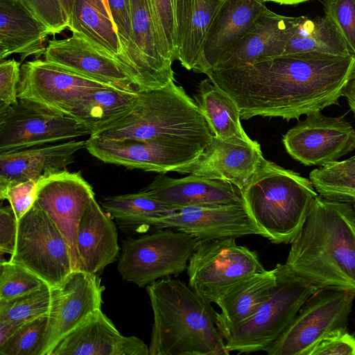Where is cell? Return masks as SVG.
Returning a JSON list of instances; mask_svg holds the SVG:
<instances>
[{
	"label": "cell",
	"instance_id": "9c48e42d",
	"mask_svg": "<svg viewBox=\"0 0 355 355\" xmlns=\"http://www.w3.org/2000/svg\"><path fill=\"white\" fill-rule=\"evenodd\" d=\"M236 237L198 240L187 268L189 285L211 303L230 286L266 270L259 255Z\"/></svg>",
	"mask_w": 355,
	"mask_h": 355
},
{
	"label": "cell",
	"instance_id": "4316f807",
	"mask_svg": "<svg viewBox=\"0 0 355 355\" xmlns=\"http://www.w3.org/2000/svg\"><path fill=\"white\" fill-rule=\"evenodd\" d=\"M51 33L28 14L17 0H0V59L20 55L21 61L44 54V46Z\"/></svg>",
	"mask_w": 355,
	"mask_h": 355
},
{
	"label": "cell",
	"instance_id": "f546056e",
	"mask_svg": "<svg viewBox=\"0 0 355 355\" xmlns=\"http://www.w3.org/2000/svg\"><path fill=\"white\" fill-rule=\"evenodd\" d=\"M100 204L120 229L126 232H146L152 228L155 220L177 210L141 190L134 193L107 196Z\"/></svg>",
	"mask_w": 355,
	"mask_h": 355
},
{
	"label": "cell",
	"instance_id": "ee69618b",
	"mask_svg": "<svg viewBox=\"0 0 355 355\" xmlns=\"http://www.w3.org/2000/svg\"><path fill=\"white\" fill-rule=\"evenodd\" d=\"M107 1L121 44V52L117 57V61L121 64L131 42L130 2V0Z\"/></svg>",
	"mask_w": 355,
	"mask_h": 355
},
{
	"label": "cell",
	"instance_id": "8d00e7d4",
	"mask_svg": "<svg viewBox=\"0 0 355 355\" xmlns=\"http://www.w3.org/2000/svg\"><path fill=\"white\" fill-rule=\"evenodd\" d=\"M48 315L24 323L1 346V355H42Z\"/></svg>",
	"mask_w": 355,
	"mask_h": 355
},
{
	"label": "cell",
	"instance_id": "b9f144b4",
	"mask_svg": "<svg viewBox=\"0 0 355 355\" xmlns=\"http://www.w3.org/2000/svg\"><path fill=\"white\" fill-rule=\"evenodd\" d=\"M20 62L15 59L1 60L0 112L18 101L17 87L20 80Z\"/></svg>",
	"mask_w": 355,
	"mask_h": 355
},
{
	"label": "cell",
	"instance_id": "5bb4252c",
	"mask_svg": "<svg viewBox=\"0 0 355 355\" xmlns=\"http://www.w3.org/2000/svg\"><path fill=\"white\" fill-rule=\"evenodd\" d=\"M131 42L121 65L139 91L164 87L175 80L173 62L162 51L148 0H130Z\"/></svg>",
	"mask_w": 355,
	"mask_h": 355
},
{
	"label": "cell",
	"instance_id": "30bf717a",
	"mask_svg": "<svg viewBox=\"0 0 355 355\" xmlns=\"http://www.w3.org/2000/svg\"><path fill=\"white\" fill-rule=\"evenodd\" d=\"M9 260L24 266L49 286L61 283L74 270L67 239L35 202L18 220L15 248Z\"/></svg>",
	"mask_w": 355,
	"mask_h": 355
},
{
	"label": "cell",
	"instance_id": "c3c4849f",
	"mask_svg": "<svg viewBox=\"0 0 355 355\" xmlns=\"http://www.w3.org/2000/svg\"><path fill=\"white\" fill-rule=\"evenodd\" d=\"M322 167L332 171L347 174H355V155L347 159L338 161Z\"/></svg>",
	"mask_w": 355,
	"mask_h": 355
},
{
	"label": "cell",
	"instance_id": "e0dca14e",
	"mask_svg": "<svg viewBox=\"0 0 355 355\" xmlns=\"http://www.w3.org/2000/svg\"><path fill=\"white\" fill-rule=\"evenodd\" d=\"M94 198L92 187L79 172L64 170L37 182L35 202L49 214L67 239L74 270H80L76 250L78 227Z\"/></svg>",
	"mask_w": 355,
	"mask_h": 355
},
{
	"label": "cell",
	"instance_id": "484cf974",
	"mask_svg": "<svg viewBox=\"0 0 355 355\" xmlns=\"http://www.w3.org/2000/svg\"><path fill=\"white\" fill-rule=\"evenodd\" d=\"M286 20V16L268 10L224 53L209 71L229 69L263 58L282 55Z\"/></svg>",
	"mask_w": 355,
	"mask_h": 355
},
{
	"label": "cell",
	"instance_id": "7dc6e473",
	"mask_svg": "<svg viewBox=\"0 0 355 355\" xmlns=\"http://www.w3.org/2000/svg\"><path fill=\"white\" fill-rule=\"evenodd\" d=\"M342 96L346 98L351 111L355 115V69L351 73L343 89Z\"/></svg>",
	"mask_w": 355,
	"mask_h": 355
},
{
	"label": "cell",
	"instance_id": "277c9868",
	"mask_svg": "<svg viewBox=\"0 0 355 355\" xmlns=\"http://www.w3.org/2000/svg\"><path fill=\"white\" fill-rule=\"evenodd\" d=\"M91 136L189 146L204 150L214 137L196 102L175 80L154 89L137 90L132 106Z\"/></svg>",
	"mask_w": 355,
	"mask_h": 355
},
{
	"label": "cell",
	"instance_id": "d590c367",
	"mask_svg": "<svg viewBox=\"0 0 355 355\" xmlns=\"http://www.w3.org/2000/svg\"><path fill=\"white\" fill-rule=\"evenodd\" d=\"M160 46L173 62L179 53L178 28L172 0H148Z\"/></svg>",
	"mask_w": 355,
	"mask_h": 355
},
{
	"label": "cell",
	"instance_id": "ba28073f",
	"mask_svg": "<svg viewBox=\"0 0 355 355\" xmlns=\"http://www.w3.org/2000/svg\"><path fill=\"white\" fill-rule=\"evenodd\" d=\"M355 293L320 288L301 306L284 331L264 352L268 355H311L331 332L347 329Z\"/></svg>",
	"mask_w": 355,
	"mask_h": 355
},
{
	"label": "cell",
	"instance_id": "60d3db41",
	"mask_svg": "<svg viewBox=\"0 0 355 355\" xmlns=\"http://www.w3.org/2000/svg\"><path fill=\"white\" fill-rule=\"evenodd\" d=\"M17 1L28 14L43 24L51 35L60 33L69 28L60 0H17Z\"/></svg>",
	"mask_w": 355,
	"mask_h": 355
},
{
	"label": "cell",
	"instance_id": "d6a6232c",
	"mask_svg": "<svg viewBox=\"0 0 355 355\" xmlns=\"http://www.w3.org/2000/svg\"><path fill=\"white\" fill-rule=\"evenodd\" d=\"M69 29L117 60L121 52L120 42L113 20L102 0H73Z\"/></svg>",
	"mask_w": 355,
	"mask_h": 355
},
{
	"label": "cell",
	"instance_id": "e575fe53",
	"mask_svg": "<svg viewBox=\"0 0 355 355\" xmlns=\"http://www.w3.org/2000/svg\"><path fill=\"white\" fill-rule=\"evenodd\" d=\"M50 301V286L47 284L14 299L0 300V320L25 323L48 315Z\"/></svg>",
	"mask_w": 355,
	"mask_h": 355
},
{
	"label": "cell",
	"instance_id": "52a82bcc",
	"mask_svg": "<svg viewBox=\"0 0 355 355\" xmlns=\"http://www.w3.org/2000/svg\"><path fill=\"white\" fill-rule=\"evenodd\" d=\"M193 236L172 229H158L123 241L117 270L123 279L144 287L187 270L198 243Z\"/></svg>",
	"mask_w": 355,
	"mask_h": 355
},
{
	"label": "cell",
	"instance_id": "ac0fdd59",
	"mask_svg": "<svg viewBox=\"0 0 355 355\" xmlns=\"http://www.w3.org/2000/svg\"><path fill=\"white\" fill-rule=\"evenodd\" d=\"M263 158L257 141L239 137L211 141L192 162L175 172L230 182L240 189L248 184Z\"/></svg>",
	"mask_w": 355,
	"mask_h": 355
},
{
	"label": "cell",
	"instance_id": "d6986e66",
	"mask_svg": "<svg viewBox=\"0 0 355 355\" xmlns=\"http://www.w3.org/2000/svg\"><path fill=\"white\" fill-rule=\"evenodd\" d=\"M152 228L172 229L198 240L262 236L245 205L241 204L183 208L155 220Z\"/></svg>",
	"mask_w": 355,
	"mask_h": 355
},
{
	"label": "cell",
	"instance_id": "8992f818",
	"mask_svg": "<svg viewBox=\"0 0 355 355\" xmlns=\"http://www.w3.org/2000/svg\"><path fill=\"white\" fill-rule=\"evenodd\" d=\"M277 280L270 297L244 322L223 332L227 351H264L293 321L306 300L318 289L293 274L285 264L275 266Z\"/></svg>",
	"mask_w": 355,
	"mask_h": 355
},
{
	"label": "cell",
	"instance_id": "f6af8a7d",
	"mask_svg": "<svg viewBox=\"0 0 355 355\" xmlns=\"http://www.w3.org/2000/svg\"><path fill=\"white\" fill-rule=\"evenodd\" d=\"M311 355H355V337L347 329H337L317 345Z\"/></svg>",
	"mask_w": 355,
	"mask_h": 355
},
{
	"label": "cell",
	"instance_id": "ab89813d",
	"mask_svg": "<svg viewBox=\"0 0 355 355\" xmlns=\"http://www.w3.org/2000/svg\"><path fill=\"white\" fill-rule=\"evenodd\" d=\"M325 15L355 55V0H322Z\"/></svg>",
	"mask_w": 355,
	"mask_h": 355
},
{
	"label": "cell",
	"instance_id": "1f68e13d",
	"mask_svg": "<svg viewBox=\"0 0 355 355\" xmlns=\"http://www.w3.org/2000/svg\"><path fill=\"white\" fill-rule=\"evenodd\" d=\"M137 97L135 88L101 89L83 98L68 116L86 126L92 135L120 118L132 106Z\"/></svg>",
	"mask_w": 355,
	"mask_h": 355
},
{
	"label": "cell",
	"instance_id": "7402d4cb",
	"mask_svg": "<svg viewBox=\"0 0 355 355\" xmlns=\"http://www.w3.org/2000/svg\"><path fill=\"white\" fill-rule=\"evenodd\" d=\"M141 190L177 210L191 207L245 205L242 189L237 186L194 175L172 178L159 173Z\"/></svg>",
	"mask_w": 355,
	"mask_h": 355
},
{
	"label": "cell",
	"instance_id": "8fae6325",
	"mask_svg": "<svg viewBox=\"0 0 355 355\" xmlns=\"http://www.w3.org/2000/svg\"><path fill=\"white\" fill-rule=\"evenodd\" d=\"M91 135L73 118L26 99L0 112V153Z\"/></svg>",
	"mask_w": 355,
	"mask_h": 355
},
{
	"label": "cell",
	"instance_id": "cb8c5ba5",
	"mask_svg": "<svg viewBox=\"0 0 355 355\" xmlns=\"http://www.w3.org/2000/svg\"><path fill=\"white\" fill-rule=\"evenodd\" d=\"M265 0H224L206 35L193 69L205 73L269 9Z\"/></svg>",
	"mask_w": 355,
	"mask_h": 355
},
{
	"label": "cell",
	"instance_id": "5b68a950",
	"mask_svg": "<svg viewBox=\"0 0 355 355\" xmlns=\"http://www.w3.org/2000/svg\"><path fill=\"white\" fill-rule=\"evenodd\" d=\"M242 193L262 236L275 244L295 240L318 196L309 178L264 157Z\"/></svg>",
	"mask_w": 355,
	"mask_h": 355
},
{
	"label": "cell",
	"instance_id": "6da1fadb",
	"mask_svg": "<svg viewBox=\"0 0 355 355\" xmlns=\"http://www.w3.org/2000/svg\"><path fill=\"white\" fill-rule=\"evenodd\" d=\"M354 69V54L302 53L205 74L236 103L241 119L260 116L289 121L338 105Z\"/></svg>",
	"mask_w": 355,
	"mask_h": 355
},
{
	"label": "cell",
	"instance_id": "7a4b0ae2",
	"mask_svg": "<svg viewBox=\"0 0 355 355\" xmlns=\"http://www.w3.org/2000/svg\"><path fill=\"white\" fill-rule=\"evenodd\" d=\"M285 266L318 288L355 293V209L324 198L313 200L291 243Z\"/></svg>",
	"mask_w": 355,
	"mask_h": 355
},
{
	"label": "cell",
	"instance_id": "ffe728a7",
	"mask_svg": "<svg viewBox=\"0 0 355 355\" xmlns=\"http://www.w3.org/2000/svg\"><path fill=\"white\" fill-rule=\"evenodd\" d=\"M44 55L45 60L83 77L121 88H135L114 57L99 50L78 33H72L66 39L49 40Z\"/></svg>",
	"mask_w": 355,
	"mask_h": 355
},
{
	"label": "cell",
	"instance_id": "bcb514c9",
	"mask_svg": "<svg viewBox=\"0 0 355 355\" xmlns=\"http://www.w3.org/2000/svg\"><path fill=\"white\" fill-rule=\"evenodd\" d=\"M18 231V220L10 205L0 209L1 254H12L15 250Z\"/></svg>",
	"mask_w": 355,
	"mask_h": 355
},
{
	"label": "cell",
	"instance_id": "f35d334b",
	"mask_svg": "<svg viewBox=\"0 0 355 355\" xmlns=\"http://www.w3.org/2000/svg\"><path fill=\"white\" fill-rule=\"evenodd\" d=\"M46 284L24 266L10 260L0 263V300H9L36 291Z\"/></svg>",
	"mask_w": 355,
	"mask_h": 355
},
{
	"label": "cell",
	"instance_id": "d4e9b609",
	"mask_svg": "<svg viewBox=\"0 0 355 355\" xmlns=\"http://www.w3.org/2000/svg\"><path fill=\"white\" fill-rule=\"evenodd\" d=\"M76 250L80 270L98 276L107 265L115 261L119 253L115 223L95 197L80 220Z\"/></svg>",
	"mask_w": 355,
	"mask_h": 355
},
{
	"label": "cell",
	"instance_id": "2e32d148",
	"mask_svg": "<svg viewBox=\"0 0 355 355\" xmlns=\"http://www.w3.org/2000/svg\"><path fill=\"white\" fill-rule=\"evenodd\" d=\"M86 149L103 162L166 173L194 161L203 150L162 142L112 140L89 136Z\"/></svg>",
	"mask_w": 355,
	"mask_h": 355
},
{
	"label": "cell",
	"instance_id": "4dcf8cb0",
	"mask_svg": "<svg viewBox=\"0 0 355 355\" xmlns=\"http://www.w3.org/2000/svg\"><path fill=\"white\" fill-rule=\"evenodd\" d=\"M193 98L214 137L250 138L241 125L236 103L208 77L200 82Z\"/></svg>",
	"mask_w": 355,
	"mask_h": 355
},
{
	"label": "cell",
	"instance_id": "74e56055",
	"mask_svg": "<svg viewBox=\"0 0 355 355\" xmlns=\"http://www.w3.org/2000/svg\"><path fill=\"white\" fill-rule=\"evenodd\" d=\"M309 180L320 196L347 202L355 209V174L318 167L311 171Z\"/></svg>",
	"mask_w": 355,
	"mask_h": 355
},
{
	"label": "cell",
	"instance_id": "44dd1931",
	"mask_svg": "<svg viewBox=\"0 0 355 355\" xmlns=\"http://www.w3.org/2000/svg\"><path fill=\"white\" fill-rule=\"evenodd\" d=\"M51 355H149V348L136 336L121 334L98 309L65 336Z\"/></svg>",
	"mask_w": 355,
	"mask_h": 355
},
{
	"label": "cell",
	"instance_id": "9a60e30c",
	"mask_svg": "<svg viewBox=\"0 0 355 355\" xmlns=\"http://www.w3.org/2000/svg\"><path fill=\"white\" fill-rule=\"evenodd\" d=\"M105 286L99 276L73 270L61 283L50 286L51 301L42 355H51L57 344L101 309Z\"/></svg>",
	"mask_w": 355,
	"mask_h": 355
},
{
	"label": "cell",
	"instance_id": "836d02e7",
	"mask_svg": "<svg viewBox=\"0 0 355 355\" xmlns=\"http://www.w3.org/2000/svg\"><path fill=\"white\" fill-rule=\"evenodd\" d=\"M223 0H184V26L178 60L193 70L199 58L209 27Z\"/></svg>",
	"mask_w": 355,
	"mask_h": 355
},
{
	"label": "cell",
	"instance_id": "603a6c76",
	"mask_svg": "<svg viewBox=\"0 0 355 355\" xmlns=\"http://www.w3.org/2000/svg\"><path fill=\"white\" fill-rule=\"evenodd\" d=\"M86 141L71 139L0 153V193L9 186L35 180L66 170Z\"/></svg>",
	"mask_w": 355,
	"mask_h": 355
},
{
	"label": "cell",
	"instance_id": "7bdbcfd3",
	"mask_svg": "<svg viewBox=\"0 0 355 355\" xmlns=\"http://www.w3.org/2000/svg\"><path fill=\"white\" fill-rule=\"evenodd\" d=\"M37 182L28 180L9 186L0 193L1 200H7L19 220L34 205Z\"/></svg>",
	"mask_w": 355,
	"mask_h": 355
},
{
	"label": "cell",
	"instance_id": "3957f363",
	"mask_svg": "<svg viewBox=\"0 0 355 355\" xmlns=\"http://www.w3.org/2000/svg\"><path fill=\"white\" fill-rule=\"evenodd\" d=\"M153 313L149 355H228L209 301L166 277L146 286Z\"/></svg>",
	"mask_w": 355,
	"mask_h": 355
},
{
	"label": "cell",
	"instance_id": "7c38bea8",
	"mask_svg": "<svg viewBox=\"0 0 355 355\" xmlns=\"http://www.w3.org/2000/svg\"><path fill=\"white\" fill-rule=\"evenodd\" d=\"M282 142L295 160L305 166L322 167L355 150V129L343 117L314 112L288 130Z\"/></svg>",
	"mask_w": 355,
	"mask_h": 355
},
{
	"label": "cell",
	"instance_id": "f5cc1de1",
	"mask_svg": "<svg viewBox=\"0 0 355 355\" xmlns=\"http://www.w3.org/2000/svg\"><path fill=\"white\" fill-rule=\"evenodd\" d=\"M266 1L274 2L284 5H295L300 3L309 1L311 0H265Z\"/></svg>",
	"mask_w": 355,
	"mask_h": 355
},
{
	"label": "cell",
	"instance_id": "816d5d0a",
	"mask_svg": "<svg viewBox=\"0 0 355 355\" xmlns=\"http://www.w3.org/2000/svg\"><path fill=\"white\" fill-rule=\"evenodd\" d=\"M61 5L63 8V10L64 11L68 24L69 26L71 14H72V10H73V0H60Z\"/></svg>",
	"mask_w": 355,
	"mask_h": 355
},
{
	"label": "cell",
	"instance_id": "f1b7e54d",
	"mask_svg": "<svg viewBox=\"0 0 355 355\" xmlns=\"http://www.w3.org/2000/svg\"><path fill=\"white\" fill-rule=\"evenodd\" d=\"M318 53L346 56L352 54L338 31L326 16L287 17L282 55Z\"/></svg>",
	"mask_w": 355,
	"mask_h": 355
},
{
	"label": "cell",
	"instance_id": "11a10c76",
	"mask_svg": "<svg viewBox=\"0 0 355 355\" xmlns=\"http://www.w3.org/2000/svg\"><path fill=\"white\" fill-rule=\"evenodd\" d=\"M223 1H224V0H223Z\"/></svg>",
	"mask_w": 355,
	"mask_h": 355
},
{
	"label": "cell",
	"instance_id": "f907efd6",
	"mask_svg": "<svg viewBox=\"0 0 355 355\" xmlns=\"http://www.w3.org/2000/svg\"><path fill=\"white\" fill-rule=\"evenodd\" d=\"M178 23V37H179V49L180 46L181 40L183 35L184 26V0H172Z\"/></svg>",
	"mask_w": 355,
	"mask_h": 355
},
{
	"label": "cell",
	"instance_id": "db71d44e",
	"mask_svg": "<svg viewBox=\"0 0 355 355\" xmlns=\"http://www.w3.org/2000/svg\"><path fill=\"white\" fill-rule=\"evenodd\" d=\"M105 6L106 7L110 15L112 17V15H111V12H110V6H109V3H108V1L107 0H102Z\"/></svg>",
	"mask_w": 355,
	"mask_h": 355
},
{
	"label": "cell",
	"instance_id": "681fc988",
	"mask_svg": "<svg viewBox=\"0 0 355 355\" xmlns=\"http://www.w3.org/2000/svg\"><path fill=\"white\" fill-rule=\"evenodd\" d=\"M24 323L0 320V346L3 345Z\"/></svg>",
	"mask_w": 355,
	"mask_h": 355
},
{
	"label": "cell",
	"instance_id": "83f0119b",
	"mask_svg": "<svg viewBox=\"0 0 355 355\" xmlns=\"http://www.w3.org/2000/svg\"><path fill=\"white\" fill-rule=\"evenodd\" d=\"M275 268L255 273L228 288L216 304L218 313V326L223 334L250 318L270 297L276 284Z\"/></svg>",
	"mask_w": 355,
	"mask_h": 355
},
{
	"label": "cell",
	"instance_id": "4fadbf2b",
	"mask_svg": "<svg viewBox=\"0 0 355 355\" xmlns=\"http://www.w3.org/2000/svg\"><path fill=\"white\" fill-rule=\"evenodd\" d=\"M110 87L116 86L83 77L45 60L37 59L21 67L17 96L18 98L37 103L69 116L86 96Z\"/></svg>",
	"mask_w": 355,
	"mask_h": 355
}]
</instances>
